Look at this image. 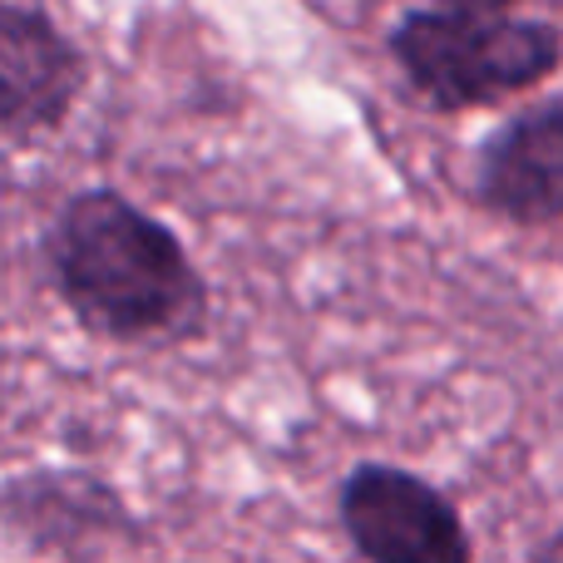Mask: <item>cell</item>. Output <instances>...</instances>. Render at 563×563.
<instances>
[{"mask_svg":"<svg viewBox=\"0 0 563 563\" xmlns=\"http://www.w3.org/2000/svg\"><path fill=\"white\" fill-rule=\"evenodd\" d=\"M45 263L69 317L99 341L174 346L208 321V282L178 233L114 188H85L59 208Z\"/></svg>","mask_w":563,"mask_h":563,"instance_id":"obj_1","label":"cell"},{"mask_svg":"<svg viewBox=\"0 0 563 563\" xmlns=\"http://www.w3.org/2000/svg\"><path fill=\"white\" fill-rule=\"evenodd\" d=\"M390 55L420 99L460 114L554 75L559 30L549 20L410 10L390 30Z\"/></svg>","mask_w":563,"mask_h":563,"instance_id":"obj_2","label":"cell"},{"mask_svg":"<svg viewBox=\"0 0 563 563\" xmlns=\"http://www.w3.org/2000/svg\"><path fill=\"white\" fill-rule=\"evenodd\" d=\"M336 515L366 563H475L455 499L400 465H356L336 489Z\"/></svg>","mask_w":563,"mask_h":563,"instance_id":"obj_3","label":"cell"},{"mask_svg":"<svg viewBox=\"0 0 563 563\" xmlns=\"http://www.w3.org/2000/svg\"><path fill=\"white\" fill-rule=\"evenodd\" d=\"M85 89V59L55 20L0 0V134L59 129Z\"/></svg>","mask_w":563,"mask_h":563,"instance_id":"obj_4","label":"cell"},{"mask_svg":"<svg viewBox=\"0 0 563 563\" xmlns=\"http://www.w3.org/2000/svg\"><path fill=\"white\" fill-rule=\"evenodd\" d=\"M475 198L519 228H549L563 213V104L509 119L475 158Z\"/></svg>","mask_w":563,"mask_h":563,"instance_id":"obj_5","label":"cell"},{"mask_svg":"<svg viewBox=\"0 0 563 563\" xmlns=\"http://www.w3.org/2000/svg\"><path fill=\"white\" fill-rule=\"evenodd\" d=\"M515 0H435V10H455V15H505Z\"/></svg>","mask_w":563,"mask_h":563,"instance_id":"obj_6","label":"cell"},{"mask_svg":"<svg viewBox=\"0 0 563 563\" xmlns=\"http://www.w3.org/2000/svg\"><path fill=\"white\" fill-rule=\"evenodd\" d=\"M539 563H559V534L544 539V554H539Z\"/></svg>","mask_w":563,"mask_h":563,"instance_id":"obj_7","label":"cell"}]
</instances>
